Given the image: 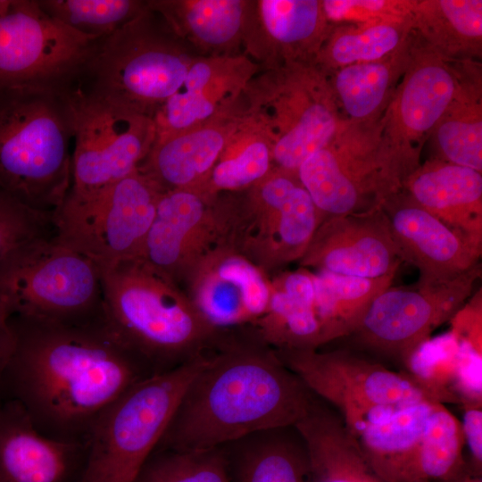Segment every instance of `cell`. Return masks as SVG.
<instances>
[{"label": "cell", "instance_id": "obj_1", "mask_svg": "<svg viewBox=\"0 0 482 482\" xmlns=\"http://www.w3.org/2000/svg\"><path fill=\"white\" fill-rule=\"evenodd\" d=\"M12 353L0 397L55 440L86 443L100 414L138 380L154 374L104 319L56 323L12 315Z\"/></svg>", "mask_w": 482, "mask_h": 482}, {"label": "cell", "instance_id": "obj_2", "mask_svg": "<svg viewBox=\"0 0 482 482\" xmlns=\"http://www.w3.org/2000/svg\"><path fill=\"white\" fill-rule=\"evenodd\" d=\"M312 403L276 351L229 344L206 356L156 450H216L253 433L295 426Z\"/></svg>", "mask_w": 482, "mask_h": 482}, {"label": "cell", "instance_id": "obj_3", "mask_svg": "<svg viewBox=\"0 0 482 482\" xmlns=\"http://www.w3.org/2000/svg\"><path fill=\"white\" fill-rule=\"evenodd\" d=\"M103 313L110 329L153 373L218 338L181 287L140 258L102 270Z\"/></svg>", "mask_w": 482, "mask_h": 482}, {"label": "cell", "instance_id": "obj_4", "mask_svg": "<svg viewBox=\"0 0 482 482\" xmlns=\"http://www.w3.org/2000/svg\"><path fill=\"white\" fill-rule=\"evenodd\" d=\"M0 105V189L53 216L71 184V126L54 88L11 91Z\"/></svg>", "mask_w": 482, "mask_h": 482}, {"label": "cell", "instance_id": "obj_5", "mask_svg": "<svg viewBox=\"0 0 482 482\" xmlns=\"http://www.w3.org/2000/svg\"><path fill=\"white\" fill-rule=\"evenodd\" d=\"M205 359L198 353L149 375L112 402L89 433L79 482H137Z\"/></svg>", "mask_w": 482, "mask_h": 482}, {"label": "cell", "instance_id": "obj_6", "mask_svg": "<svg viewBox=\"0 0 482 482\" xmlns=\"http://www.w3.org/2000/svg\"><path fill=\"white\" fill-rule=\"evenodd\" d=\"M198 57L146 5L120 29L97 42L86 63L94 77L90 92L154 120Z\"/></svg>", "mask_w": 482, "mask_h": 482}, {"label": "cell", "instance_id": "obj_7", "mask_svg": "<svg viewBox=\"0 0 482 482\" xmlns=\"http://www.w3.org/2000/svg\"><path fill=\"white\" fill-rule=\"evenodd\" d=\"M243 101L246 114L271 142L273 168L293 172L330 141L344 119L328 75L315 62L261 70Z\"/></svg>", "mask_w": 482, "mask_h": 482}, {"label": "cell", "instance_id": "obj_8", "mask_svg": "<svg viewBox=\"0 0 482 482\" xmlns=\"http://www.w3.org/2000/svg\"><path fill=\"white\" fill-rule=\"evenodd\" d=\"M223 244L267 272L304 254L324 220L297 172L273 168L252 187L217 195Z\"/></svg>", "mask_w": 482, "mask_h": 482}, {"label": "cell", "instance_id": "obj_9", "mask_svg": "<svg viewBox=\"0 0 482 482\" xmlns=\"http://www.w3.org/2000/svg\"><path fill=\"white\" fill-rule=\"evenodd\" d=\"M0 296L12 315L65 324L104 318L100 268L54 233L0 262Z\"/></svg>", "mask_w": 482, "mask_h": 482}, {"label": "cell", "instance_id": "obj_10", "mask_svg": "<svg viewBox=\"0 0 482 482\" xmlns=\"http://www.w3.org/2000/svg\"><path fill=\"white\" fill-rule=\"evenodd\" d=\"M378 120L343 119L330 141L300 165L298 178L324 219L380 208L403 191L382 150Z\"/></svg>", "mask_w": 482, "mask_h": 482}, {"label": "cell", "instance_id": "obj_11", "mask_svg": "<svg viewBox=\"0 0 482 482\" xmlns=\"http://www.w3.org/2000/svg\"><path fill=\"white\" fill-rule=\"evenodd\" d=\"M276 353L310 392L337 409L355 437L405 407L430 401L403 371L395 372L348 350Z\"/></svg>", "mask_w": 482, "mask_h": 482}, {"label": "cell", "instance_id": "obj_12", "mask_svg": "<svg viewBox=\"0 0 482 482\" xmlns=\"http://www.w3.org/2000/svg\"><path fill=\"white\" fill-rule=\"evenodd\" d=\"M64 97L74 144L65 200L82 201L136 171L155 141L156 129L149 117L90 91L77 89Z\"/></svg>", "mask_w": 482, "mask_h": 482}, {"label": "cell", "instance_id": "obj_13", "mask_svg": "<svg viewBox=\"0 0 482 482\" xmlns=\"http://www.w3.org/2000/svg\"><path fill=\"white\" fill-rule=\"evenodd\" d=\"M162 192L137 169L93 197L65 200L52 216L54 235L101 271L138 258Z\"/></svg>", "mask_w": 482, "mask_h": 482}, {"label": "cell", "instance_id": "obj_14", "mask_svg": "<svg viewBox=\"0 0 482 482\" xmlns=\"http://www.w3.org/2000/svg\"><path fill=\"white\" fill-rule=\"evenodd\" d=\"M413 34L407 68L378 120L382 150L404 182L421 164L422 148L454 98L465 62L444 58Z\"/></svg>", "mask_w": 482, "mask_h": 482}, {"label": "cell", "instance_id": "obj_15", "mask_svg": "<svg viewBox=\"0 0 482 482\" xmlns=\"http://www.w3.org/2000/svg\"><path fill=\"white\" fill-rule=\"evenodd\" d=\"M99 40L52 18L37 1L0 0V87L54 88L86 65Z\"/></svg>", "mask_w": 482, "mask_h": 482}, {"label": "cell", "instance_id": "obj_16", "mask_svg": "<svg viewBox=\"0 0 482 482\" xmlns=\"http://www.w3.org/2000/svg\"><path fill=\"white\" fill-rule=\"evenodd\" d=\"M480 277L478 263L448 280L391 286L374 299L351 336L362 347L403 365L467 302Z\"/></svg>", "mask_w": 482, "mask_h": 482}, {"label": "cell", "instance_id": "obj_17", "mask_svg": "<svg viewBox=\"0 0 482 482\" xmlns=\"http://www.w3.org/2000/svg\"><path fill=\"white\" fill-rule=\"evenodd\" d=\"M220 244L217 196L174 189L162 192L138 258L180 287L196 263Z\"/></svg>", "mask_w": 482, "mask_h": 482}, {"label": "cell", "instance_id": "obj_18", "mask_svg": "<svg viewBox=\"0 0 482 482\" xmlns=\"http://www.w3.org/2000/svg\"><path fill=\"white\" fill-rule=\"evenodd\" d=\"M183 285L200 316L220 332L253 325L265 313L271 294L270 275L225 244L208 252Z\"/></svg>", "mask_w": 482, "mask_h": 482}, {"label": "cell", "instance_id": "obj_19", "mask_svg": "<svg viewBox=\"0 0 482 482\" xmlns=\"http://www.w3.org/2000/svg\"><path fill=\"white\" fill-rule=\"evenodd\" d=\"M300 267L352 277L395 275L403 262L382 207L325 218Z\"/></svg>", "mask_w": 482, "mask_h": 482}, {"label": "cell", "instance_id": "obj_20", "mask_svg": "<svg viewBox=\"0 0 482 482\" xmlns=\"http://www.w3.org/2000/svg\"><path fill=\"white\" fill-rule=\"evenodd\" d=\"M332 28L322 0H248L243 53L262 70L315 62Z\"/></svg>", "mask_w": 482, "mask_h": 482}, {"label": "cell", "instance_id": "obj_21", "mask_svg": "<svg viewBox=\"0 0 482 482\" xmlns=\"http://www.w3.org/2000/svg\"><path fill=\"white\" fill-rule=\"evenodd\" d=\"M381 207L403 262L419 270L420 280H448L480 263L482 245L436 218L404 191Z\"/></svg>", "mask_w": 482, "mask_h": 482}, {"label": "cell", "instance_id": "obj_22", "mask_svg": "<svg viewBox=\"0 0 482 482\" xmlns=\"http://www.w3.org/2000/svg\"><path fill=\"white\" fill-rule=\"evenodd\" d=\"M261 67L245 54L199 56L154 118L155 140L204 122L237 104Z\"/></svg>", "mask_w": 482, "mask_h": 482}, {"label": "cell", "instance_id": "obj_23", "mask_svg": "<svg viewBox=\"0 0 482 482\" xmlns=\"http://www.w3.org/2000/svg\"><path fill=\"white\" fill-rule=\"evenodd\" d=\"M87 444L40 433L13 402L0 403V482H79Z\"/></svg>", "mask_w": 482, "mask_h": 482}, {"label": "cell", "instance_id": "obj_24", "mask_svg": "<svg viewBox=\"0 0 482 482\" xmlns=\"http://www.w3.org/2000/svg\"><path fill=\"white\" fill-rule=\"evenodd\" d=\"M244 112L232 108L175 135L155 140L138 170L163 192H202L212 167Z\"/></svg>", "mask_w": 482, "mask_h": 482}, {"label": "cell", "instance_id": "obj_25", "mask_svg": "<svg viewBox=\"0 0 482 482\" xmlns=\"http://www.w3.org/2000/svg\"><path fill=\"white\" fill-rule=\"evenodd\" d=\"M403 191L419 205L482 245V173L429 159L407 179Z\"/></svg>", "mask_w": 482, "mask_h": 482}, {"label": "cell", "instance_id": "obj_26", "mask_svg": "<svg viewBox=\"0 0 482 482\" xmlns=\"http://www.w3.org/2000/svg\"><path fill=\"white\" fill-rule=\"evenodd\" d=\"M294 427L303 442L310 482H386L337 412L313 402Z\"/></svg>", "mask_w": 482, "mask_h": 482}, {"label": "cell", "instance_id": "obj_27", "mask_svg": "<svg viewBox=\"0 0 482 482\" xmlns=\"http://www.w3.org/2000/svg\"><path fill=\"white\" fill-rule=\"evenodd\" d=\"M270 280L268 308L253 325L262 343L276 351L318 349L323 342L314 308L313 272L300 267Z\"/></svg>", "mask_w": 482, "mask_h": 482}, {"label": "cell", "instance_id": "obj_28", "mask_svg": "<svg viewBox=\"0 0 482 482\" xmlns=\"http://www.w3.org/2000/svg\"><path fill=\"white\" fill-rule=\"evenodd\" d=\"M146 2L199 56L243 53L247 0Z\"/></svg>", "mask_w": 482, "mask_h": 482}, {"label": "cell", "instance_id": "obj_29", "mask_svg": "<svg viewBox=\"0 0 482 482\" xmlns=\"http://www.w3.org/2000/svg\"><path fill=\"white\" fill-rule=\"evenodd\" d=\"M413 36L380 60L347 65L328 74L344 119L355 122L379 119L407 68Z\"/></svg>", "mask_w": 482, "mask_h": 482}, {"label": "cell", "instance_id": "obj_30", "mask_svg": "<svg viewBox=\"0 0 482 482\" xmlns=\"http://www.w3.org/2000/svg\"><path fill=\"white\" fill-rule=\"evenodd\" d=\"M434 403L423 401L405 407L356 437L369 464L384 481L422 482L418 468L419 449Z\"/></svg>", "mask_w": 482, "mask_h": 482}, {"label": "cell", "instance_id": "obj_31", "mask_svg": "<svg viewBox=\"0 0 482 482\" xmlns=\"http://www.w3.org/2000/svg\"><path fill=\"white\" fill-rule=\"evenodd\" d=\"M411 22L415 35L444 58L480 61L481 0H414Z\"/></svg>", "mask_w": 482, "mask_h": 482}, {"label": "cell", "instance_id": "obj_32", "mask_svg": "<svg viewBox=\"0 0 482 482\" xmlns=\"http://www.w3.org/2000/svg\"><path fill=\"white\" fill-rule=\"evenodd\" d=\"M435 155L482 172V83L478 62H464L461 86L430 138Z\"/></svg>", "mask_w": 482, "mask_h": 482}, {"label": "cell", "instance_id": "obj_33", "mask_svg": "<svg viewBox=\"0 0 482 482\" xmlns=\"http://www.w3.org/2000/svg\"><path fill=\"white\" fill-rule=\"evenodd\" d=\"M395 275L368 278L328 271L313 272L314 308L323 345L351 336L374 299L392 286Z\"/></svg>", "mask_w": 482, "mask_h": 482}, {"label": "cell", "instance_id": "obj_34", "mask_svg": "<svg viewBox=\"0 0 482 482\" xmlns=\"http://www.w3.org/2000/svg\"><path fill=\"white\" fill-rule=\"evenodd\" d=\"M273 169L272 145L263 129L245 112L220 154L202 194L215 197L246 189Z\"/></svg>", "mask_w": 482, "mask_h": 482}, {"label": "cell", "instance_id": "obj_35", "mask_svg": "<svg viewBox=\"0 0 482 482\" xmlns=\"http://www.w3.org/2000/svg\"><path fill=\"white\" fill-rule=\"evenodd\" d=\"M412 33L411 21L333 26L315 63L328 75L347 65L380 60L404 45Z\"/></svg>", "mask_w": 482, "mask_h": 482}, {"label": "cell", "instance_id": "obj_36", "mask_svg": "<svg viewBox=\"0 0 482 482\" xmlns=\"http://www.w3.org/2000/svg\"><path fill=\"white\" fill-rule=\"evenodd\" d=\"M461 421L443 403H434L421 437L418 468L422 482H446L467 470Z\"/></svg>", "mask_w": 482, "mask_h": 482}, {"label": "cell", "instance_id": "obj_37", "mask_svg": "<svg viewBox=\"0 0 482 482\" xmlns=\"http://www.w3.org/2000/svg\"><path fill=\"white\" fill-rule=\"evenodd\" d=\"M41 8L70 29L98 39L106 38L146 8L137 0H41Z\"/></svg>", "mask_w": 482, "mask_h": 482}, {"label": "cell", "instance_id": "obj_38", "mask_svg": "<svg viewBox=\"0 0 482 482\" xmlns=\"http://www.w3.org/2000/svg\"><path fill=\"white\" fill-rule=\"evenodd\" d=\"M458 354L459 342L451 332L429 338L406 361L403 372L430 401L458 403L453 391Z\"/></svg>", "mask_w": 482, "mask_h": 482}, {"label": "cell", "instance_id": "obj_39", "mask_svg": "<svg viewBox=\"0 0 482 482\" xmlns=\"http://www.w3.org/2000/svg\"><path fill=\"white\" fill-rule=\"evenodd\" d=\"M237 482H310L303 446L284 439L256 445L244 454Z\"/></svg>", "mask_w": 482, "mask_h": 482}, {"label": "cell", "instance_id": "obj_40", "mask_svg": "<svg viewBox=\"0 0 482 482\" xmlns=\"http://www.w3.org/2000/svg\"><path fill=\"white\" fill-rule=\"evenodd\" d=\"M137 482H232L224 457L216 450H158L149 458Z\"/></svg>", "mask_w": 482, "mask_h": 482}, {"label": "cell", "instance_id": "obj_41", "mask_svg": "<svg viewBox=\"0 0 482 482\" xmlns=\"http://www.w3.org/2000/svg\"><path fill=\"white\" fill-rule=\"evenodd\" d=\"M53 233L51 216L28 208L0 189V262L21 245Z\"/></svg>", "mask_w": 482, "mask_h": 482}, {"label": "cell", "instance_id": "obj_42", "mask_svg": "<svg viewBox=\"0 0 482 482\" xmlns=\"http://www.w3.org/2000/svg\"><path fill=\"white\" fill-rule=\"evenodd\" d=\"M414 0H322L332 26L411 21Z\"/></svg>", "mask_w": 482, "mask_h": 482}, {"label": "cell", "instance_id": "obj_43", "mask_svg": "<svg viewBox=\"0 0 482 482\" xmlns=\"http://www.w3.org/2000/svg\"><path fill=\"white\" fill-rule=\"evenodd\" d=\"M451 333L463 343L482 353V295L477 291L452 317Z\"/></svg>", "mask_w": 482, "mask_h": 482}, {"label": "cell", "instance_id": "obj_44", "mask_svg": "<svg viewBox=\"0 0 482 482\" xmlns=\"http://www.w3.org/2000/svg\"><path fill=\"white\" fill-rule=\"evenodd\" d=\"M461 424L465 444L469 447L470 469L476 474H482V403H464Z\"/></svg>", "mask_w": 482, "mask_h": 482}, {"label": "cell", "instance_id": "obj_45", "mask_svg": "<svg viewBox=\"0 0 482 482\" xmlns=\"http://www.w3.org/2000/svg\"><path fill=\"white\" fill-rule=\"evenodd\" d=\"M11 316L8 304L0 296V377L14 347V336L10 324Z\"/></svg>", "mask_w": 482, "mask_h": 482}, {"label": "cell", "instance_id": "obj_46", "mask_svg": "<svg viewBox=\"0 0 482 482\" xmlns=\"http://www.w3.org/2000/svg\"><path fill=\"white\" fill-rule=\"evenodd\" d=\"M446 482H482V476L472 471L470 467L465 470L459 476Z\"/></svg>", "mask_w": 482, "mask_h": 482}, {"label": "cell", "instance_id": "obj_47", "mask_svg": "<svg viewBox=\"0 0 482 482\" xmlns=\"http://www.w3.org/2000/svg\"><path fill=\"white\" fill-rule=\"evenodd\" d=\"M1 402H2V399H1V397H0V403H1Z\"/></svg>", "mask_w": 482, "mask_h": 482}]
</instances>
